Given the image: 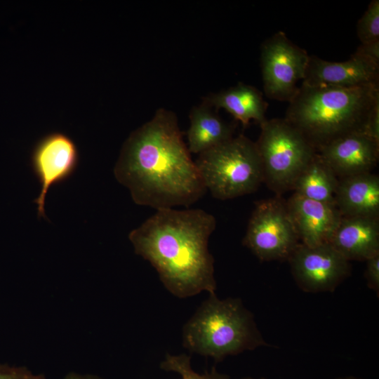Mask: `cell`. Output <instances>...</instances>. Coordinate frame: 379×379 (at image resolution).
Segmentation results:
<instances>
[{"instance_id": "obj_6", "label": "cell", "mask_w": 379, "mask_h": 379, "mask_svg": "<svg viewBox=\"0 0 379 379\" xmlns=\"http://www.w3.org/2000/svg\"><path fill=\"white\" fill-rule=\"evenodd\" d=\"M255 142L263 182L277 196L292 190L294 182L317 152L304 135L284 118L266 119Z\"/></svg>"}, {"instance_id": "obj_13", "label": "cell", "mask_w": 379, "mask_h": 379, "mask_svg": "<svg viewBox=\"0 0 379 379\" xmlns=\"http://www.w3.org/2000/svg\"><path fill=\"white\" fill-rule=\"evenodd\" d=\"M317 153L338 178L371 173L379 157V142L360 133L336 138Z\"/></svg>"}, {"instance_id": "obj_20", "label": "cell", "mask_w": 379, "mask_h": 379, "mask_svg": "<svg viewBox=\"0 0 379 379\" xmlns=\"http://www.w3.org/2000/svg\"><path fill=\"white\" fill-rule=\"evenodd\" d=\"M357 33L362 44L379 40V0L370 2L357 22Z\"/></svg>"}, {"instance_id": "obj_14", "label": "cell", "mask_w": 379, "mask_h": 379, "mask_svg": "<svg viewBox=\"0 0 379 379\" xmlns=\"http://www.w3.org/2000/svg\"><path fill=\"white\" fill-rule=\"evenodd\" d=\"M330 244L350 262L379 254V218L342 217Z\"/></svg>"}, {"instance_id": "obj_15", "label": "cell", "mask_w": 379, "mask_h": 379, "mask_svg": "<svg viewBox=\"0 0 379 379\" xmlns=\"http://www.w3.org/2000/svg\"><path fill=\"white\" fill-rule=\"evenodd\" d=\"M335 204L342 217L379 218V177L371 173L339 178Z\"/></svg>"}, {"instance_id": "obj_1", "label": "cell", "mask_w": 379, "mask_h": 379, "mask_svg": "<svg viewBox=\"0 0 379 379\" xmlns=\"http://www.w3.org/2000/svg\"><path fill=\"white\" fill-rule=\"evenodd\" d=\"M114 174L136 204L156 211L188 207L207 191L175 114L165 109L130 134Z\"/></svg>"}, {"instance_id": "obj_9", "label": "cell", "mask_w": 379, "mask_h": 379, "mask_svg": "<svg viewBox=\"0 0 379 379\" xmlns=\"http://www.w3.org/2000/svg\"><path fill=\"white\" fill-rule=\"evenodd\" d=\"M298 286L307 293L333 292L351 273L350 262L330 244H300L288 258Z\"/></svg>"}, {"instance_id": "obj_11", "label": "cell", "mask_w": 379, "mask_h": 379, "mask_svg": "<svg viewBox=\"0 0 379 379\" xmlns=\"http://www.w3.org/2000/svg\"><path fill=\"white\" fill-rule=\"evenodd\" d=\"M301 84L335 88L379 84V65L356 52L343 62H330L311 55Z\"/></svg>"}, {"instance_id": "obj_17", "label": "cell", "mask_w": 379, "mask_h": 379, "mask_svg": "<svg viewBox=\"0 0 379 379\" xmlns=\"http://www.w3.org/2000/svg\"><path fill=\"white\" fill-rule=\"evenodd\" d=\"M204 101L215 109H224L244 127L251 120L260 125L267 119L265 113L268 105L262 93L248 84L239 83L234 86L211 94Z\"/></svg>"}, {"instance_id": "obj_4", "label": "cell", "mask_w": 379, "mask_h": 379, "mask_svg": "<svg viewBox=\"0 0 379 379\" xmlns=\"http://www.w3.org/2000/svg\"><path fill=\"white\" fill-rule=\"evenodd\" d=\"M183 345L191 352L216 361L245 350L267 346L253 314L239 298L219 299L209 294L185 324Z\"/></svg>"}, {"instance_id": "obj_12", "label": "cell", "mask_w": 379, "mask_h": 379, "mask_svg": "<svg viewBox=\"0 0 379 379\" xmlns=\"http://www.w3.org/2000/svg\"><path fill=\"white\" fill-rule=\"evenodd\" d=\"M286 204L301 244L309 246L330 244L342 218L335 204L312 200L295 193Z\"/></svg>"}, {"instance_id": "obj_2", "label": "cell", "mask_w": 379, "mask_h": 379, "mask_svg": "<svg viewBox=\"0 0 379 379\" xmlns=\"http://www.w3.org/2000/svg\"><path fill=\"white\" fill-rule=\"evenodd\" d=\"M215 218L200 208H164L128 234L135 253L154 267L172 294L215 293L214 260L208 248Z\"/></svg>"}, {"instance_id": "obj_26", "label": "cell", "mask_w": 379, "mask_h": 379, "mask_svg": "<svg viewBox=\"0 0 379 379\" xmlns=\"http://www.w3.org/2000/svg\"><path fill=\"white\" fill-rule=\"evenodd\" d=\"M335 379H363V378H357L354 376H345V377H339Z\"/></svg>"}, {"instance_id": "obj_18", "label": "cell", "mask_w": 379, "mask_h": 379, "mask_svg": "<svg viewBox=\"0 0 379 379\" xmlns=\"http://www.w3.org/2000/svg\"><path fill=\"white\" fill-rule=\"evenodd\" d=\"M338 182L339 178L317 152L296 179L292 190L312 200L335 204Z\"/></svg>"}, {"instance_id": "obj_24", "label": "cell", "mask_w": 379, "mask_h": 379, "mask_svg": "<svg viewBox=\"0 0 379 379\" xmlns=\"http://www.w3.org/2000/svg\"><path fill=\"white\" fill-rule=\"evenodd\" d=\"M355 52L379 65V40L361 44Z\"/></svg>"}, {"instance_id": "obj_3", "label": "cell", "mask_w": 379, "mask_h": 379, "mask_svg": "<svg viewBox=\"0 0 379 379\" xmlns=\"http://www.w3.org/2000/svg\"><path fill=\"white\" fill-rule=\"evenodd\" d=\"M379 103V84L351 88L312 87L301 84L288 102L284 119L317 152L341 136L360 133Z\"/></svg>"}, {"instance_id": "obj_5", "label": "cell", "mask_w": 379, "mask_h": 379, "mask_svg": "<svg viewBox=\"0 0 379 379\" xmlns=\"http://www.w3.org/2000/svg\"><path fill=\"white\" fill-rule=\"evenodd\" d=\"M194 163L206 190L219 200L249 194L263 182L256 144L242 134L198 154Z\"/></svg>"}, {"instance_id": "obj_27", "label": "cell", "mask_w": 379, "mask_h": 379, "mask_svg": "<svg viewBox=\"0 0 379 379\" xmlns=\"http://www.w3.org/2000/svg\"><path fill=\"white\" fill-rule=\"evenodd\" d=\"M241 379H255V378H251V377H245V378H241ZM260 379H265V378H260Z\"/></svg>"}, {"instance_id": "obj_23", "label": "cell", "mask_w": 379, "mask_h": 379, "mask_svg": "<svg viewBox=\"0 0 379 379\" xmlns=\"http://www.w3.org/2000/svg\"><path fill=\"white\" fill-rule=\"evenodd\" d=\"M361 133L379 142V103L375 105L368 116Z\"/></svg>"}, {"instance_id": "obj_16", "label": "cell", "mask_w": 379, "mask_h": 379, "mask_svg": "<svg viewBox=\"0 0 379 379\" xmlns=\"http://www.w3.org/2000/svg\"><path fill=\"white\" fill-rule=\"evenodd\" d=\"M187 131V148L199 154L234 137V125L225 121L206 101L194 107Z\"/></svg>"}, {"instance_id": "obj_21", "label": "cell", "mask_w": 379, "mask_h": 379, "mask_svg": "<svg viewBox=\"0 0 379 379\" xmlns=\"http://www.w3.org/2000/svg\"><path fill=\"white\" fill-rule=\"evenodd\" d=\"M0 379H46L44 375L33 374L25 366H11L0 364Z\"/></svg>"}, {"instance_id": "obj_8", "label": "cell", "mask_w": 379, "mask_h": 379, "mask_svg": "<svg viewBox=\"0 0 379 379\" xmlns=\"http://www.w3.org/2000/svg\"><path fill=\"white\" fill-rule=\"evenodd\" d=\"M310 55L282 32L267 39L260 47L264 93L270 99L289 102L302 81Z\"/></svg>"}, {"instance_id": "obj_22", "label": "cell", "mask_w": 379, "mask_h": 379, "mask_svg": "<svg viewBox=\"0 0 379 379\" xmlns=\"http://www.w3.org/2000/svg\"><path fill=\"white\" fill-rule=\"evenodd\" d=\"M364 276L367 286L373 290L378 295L379 293V254H377L366 261Z\"/></svg>"}, {"instance_id": "obj_25", "label": "cell", "mask_w": 379, "mask_h": 379, "mask_svg": "<svg viewBox=\"0 0 379 379\" xmlns=\"http://www.w3.org/2000/svg\"><path fill=\"white\" fill-rule=\"evenodd\" d=\"M63 379H102L99 377L91 375H80L76 373L67 374Z\"/></svg>"}, {"instance_id": "obj_7", "label": "cell", "mask_w": 379, "mask_h": 379, "mask_svg": "<svg viewBox=\"0 0 379 379\" xmlns=\"http://www.w3.org/2000/svg\"><path fill=\"white\" fill-rule=\"evenodd\" d=\"M300 244L286 201L280 196L255 204L243 244L258 259L288 260Z\"/></svg>"}, {"instance_id": "obj_10", "label": "cell", "mask_w": 379, "mask_h": 379, "mask_svg": "<svg viewBox=\"0 0 379 379\" xmlns=\"http://www.w3.org/2000/svg\"><path fill=\"white\" fill-rule=\"evenodd\" d=\"M32 167L41 185L38 197L34 201L37 205L39 218H46L44 204L49 188L61 182L76 170L79 163V151L75 142L68 135L51 133L41 138L34 145L32 157Z\"/></svg>"}, {"instance_id": "obj_19", "label": "cell", "mask_w": 379, "mask_h": 379, "mask_svg": "<svg viewBox=\"0 0 379 379\" xmlns=\"http://www.w3.org/2000/svg\"><path fill=\"white\" fill-rule=\"evenodd\" d=\"M161 368L167 371H174L181 375V379H231L228 375L218 373L215 369L203 374L195 372L187 354L171 355L167 354L161 364Z\"/></svg>"}]
</instances>
